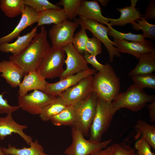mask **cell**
<instances>
[{"instance_id":"32","label":"cell","mask_w":155,"mask_h":155,"mask_svg":"<svg viewBox=\"0 0 155 155\" xmlns=\"http://www.w3.org/2000/svg\"><path fill=\"white\" fill-rule=\"evenodd\" d=\"M134 84L143 89L148 88L155 89V75L152 73L141 74L131 76Z\"/></svg>"},{"instance_id":"39","label":"cell","mask_w":155,"mask_h":155,"mask_svg":"<svg viewBox=\"0 0 155 155\" xmlns=\"http://www.w3.org/2000/svg\"><path fill=\"white\" fill-rule=\"evenodd\" d=\"M84 54L83 57L87 63L91 64L96 71H100L104 68V65L100 63L97 60L96 56L87 53Z\"/></svg>"},{"instance_id":"2","label":"cell","mask_w":155,"mask_h":155,"mask_svg":"<svg viewBox=\"0 0 155 155\" xmlns=\"http://www.w3.org/2000/svg\"><path fill=\"white\" fill-rule=\"evenodd\" d=\"M104 65V68L93 76L94 92L105 101L112 102L119 93L120 80L110 63Z\"/></svg>"},{"instance_id":"17","label":"cell","mask_w":155,"mask_h":155,"mask_svg":"<svg viewBox=\"0 0 155 155\" xmlns=\"http://www.w3.org/2000/svg\"><path fill=\"white\" fill-rule=\"evenodd\" d=\"M78 16L79 18L96 21L103 24L109 23L108 18L102 14L101 7L98 1L82 0Z\"/></svg>"},{"instance_id":"20","label":"cell","mask_w":155,"mask_h":155,"mask_svg":"<svg viewBox=\"0 0 155 155\" xmlns=\"http://www.w3.org/2000/svg\"><path fill=\"white\" fill-rule=\"evenodd\" d=\"M36 26L29 32L22 36H19L16 40L11 43L4 42L0 44V51L6 53H11L13 55H17L23 51L29 45L37 33Z\"/></svg>"},{"instance_id":"26","label":"cell","mask_w":155,"mask_h":155,"mask_svg":"<svg viewBox=\"0 0 155 155\" xmlns=\"http://www.w3.org/2000/svg\"><path fill=\"white\" fill-rule=\"evenodd\" d=\"M50 121L55 125H74L76 117L74 106L68 105L58 114L52 117Z\"/></svg>"},{"instance_id":"9","label":"cell","mask_w":155,"mask_h":155,"mask_svg":"<svg viewBox=\"0 0 155 155\" xmlns=\"http://www.w3.org/2000/svg\"><path fill=\"white\" fill-rule=\"evenodd\" d=\"M18 105L22 110L33 115H39L42 109L53 101L57 96L38 90L24 96L18 95Z\"/></svg>"},{"instance_id":"36","label":"cell","mask_w":155,"mask_h":155,"mask_svg":"<svg viewBox=\"0 0 155 155\" xmlns=\"http://www.w3.org/2000/svg\"><path fill=\"white\" fill-rule=\"evenodd\" d=\"M113 155H136L134 149L123 142L112 144Z\"/></svg>"},{"instance_id":"12","label":"cell","mask_w":155,"mask_h":155,"mask_svg":"<svg viewBox=\"0 0 155 155\" xmlns=\"http://www.w3.org/2000/svg\"><path fill=\"white\" fill-rule=\"evenodd\" d=\"M62 49L67 55L64 61L66 68L59 78L60 80L90 69L83 56L76 50L72 43L65 46Z\"/></svg>"},{"instance_id":"45","label":"cell","mask_w":155,"mask_h":155,"mask_svg":"<svg viewBox=\"0 0 155 155\" xmlns=\"http://www.w3.org/2000/svg\"></svg>"},{"instance_id":"18","label":"cell","mask_w":155,"mask_h":155,"mask_svg":"<svg viewBox=\"0 0 155 155\" xmlns=\"http://www.w3.org/2000/svg\"><path fill=\"white\" fill-rule=\"evenodd\" d=\"M0 73L1 76L13 88L18 86L24 75L21 69L9 60H3L0 62Z\"/></svg>"},{"instance_id":"15","label":"cell","mask_w":155,"mask_h":155,"mask_svg":"<svg viewBox=\"0 0 155 155\" xmlns=\"http://www.w3.org/2000/svg\"><path fill=\"white\" fill-rule=\"evenodd\" d=\"M27 126L19 124L12 116V113L7 114L5 117H0V139L3 140L7 136L13 133L18 134L28 144L33 141L31 137L26 134L24 130L27 128Z\"/></svg>"},{"instance_id":"31","label":"cell","mask_w":155,"mask_h":155,"mask_svg":"<svg viewBox=\"0 0 155 155\" xmlns=\"http://www.w3.org/2000/svg\"><path fill=\"white\" fill-rule=\"evenodd\" d=\"M106 25L109 29V35L113 37L114 39H123L127 41L141 42H145L147 40L142 34H135L131 32L124 33L115 29L109 23Z\"/></svg>"},{"instance_id":"34","label":"cell","mask_w":155,"mask_h":155,"mask_svg":"<svg viewBox=\"0 0 155 155\" xmlns=\"http://www.w3.org/2000/svg\"><path fill=\"white\" fill-rule=\"evenodd\" d=\"M23 1L25 5L32 7L38 13L49 9H62L48 0H23Z\"/></svg>"},{"instance_id":"28","label":"cell","mask_w":155,"mask_h":155,"mask_svg":"<svg viewBox=\"0 0 155 155\" xmlns=\"http://www.w3.org/2000/svg\"><path fill=\"white\" fill-rule=\"evenodd\" d=\"M25 6L23 0H0L1 10L9 18L22 14Z\"/></svg>"},{"instance_id":"16","label":"cell","mask_w":155,"mask_h":155,"mask_svg":"<svg viewBox=\"0 0 155 155\" xmlns=\"http://www.w3.org/2000/svg\"><path fill=\"white\" fill-rule=\"evenodd\" d=\"M39 13L32 7L26 5L18 24L13 30L7 35L0 38V44L8 42L20 36L27 27L37 22Z\"/></svg>"},{"instance_id":"7","label":"cell","mask_w":155,"mask_h":155,"mask_svg":"<svg viewBox=\"0 0 155 155\" xmlns=\"http://www.w3.org/2000/svg\"><path fill=\"white\" fill-rule=\"evenodd\" d=\"M65 52L62 48L51 47L38 67L37 71L43 79L60 77L64 69Z\"/></svg>"},{"instance_id":"35","label":"cell","mask_w":155,"mask_h":155,"mask_svg":"<svg viewBox=\"0 0 155 155\" xmlns=\"http://www.w3.org/2000/svg\"><path fill=\"white\" fill-rule=\"evenodd\" d=\"M102 49L101 41L96 38H88L86 46V53L96 56L102 53Z\"/></svg>"},{"instance_id":"41","label":"cell","mask_w":155,"mask_h":155,"mask_svg":"<svg viewBox=\"0 0 155 155\" xmlns=\"http://www.w3.org/2000/svg\"><path fill=\"white\" fill-rule=\"evenodd\" d=\"M149 117L152 123L155 122V100L147 106Z\"/></svg>"},{"instance_id":"25","label":"cell","mask_w":155,"mask_h":155,"mask_svg":"<svg viewBox=\"0 0 155 155\" xmlns=\"http://www.w3.org/2000/svg\"><path fill=\"white\" fill-rule=\"evenodd\" d=\"M67 19L63 8L61 9H49L39 13L37 26L38 27L52 24H57Z\"/></svg>"},{"instance_id":"44","label":"cell","mask_w":155,"mask_h":155,"mask_svg":"<svg viewBox=\"0 0 155 155\" xmlns=\"http://www.w3.org/2000/svg\"><path fill=\"white\" fill-rule=\"evenodd\" d=\"M0 155H6L3 152L2 150V147L0 145Z\"/></svg>"},{"instance_id":"8","label":"cell","mask_w":155,"mask_h":155,"mask_svg":"<svg viewBox=\"0 0 155 155\" xmlns=\"http://www.w3.org/2000/svg\"><path fill=\"white\" fill-rule=\"evenodd\" d=\"M75 22L82 28L90 31L96 38L102 42L107 49L109 54V62L113 61L114 57H121V55L117 50L113 41L109 38L108 33L109 29L104 24L96 21L84 18H76Z\"/></svg>"},{"instance_id":"24","label":"cell","mask_w":155,"mask_h":155,"mask_svg":"<svg viewBox=\"0 0 155 155\" xmlns=\"http://www.w3.org/2000/svg\"><path fill=\"white\" fill-rule=\"evenodd\" d=\"M139 60L137 65L128 74L129 76L152 73L155 71V51L143 55Z\"/></svg>"},{"instance_id":"22","label":"cell","mask_w":155,"mask_h":155,"mask_svg":"<svg viewBox=\"0 0 155 155\" xmlns=\"http://www.w3.org/2000/svg\"><path fill=\"white\" fill-rule=\"evenodd\" d=\"M136 134L134 139L143 138L154 150H155V126L150 124L141 119H138L134 127Z\"/></svg>"},{"instance_id":"1","label":"cell","mask_w":155,"mask_h":155,"mask_svg":"<svg viewBox=\"0 0 155 155\" xmlns=\"http://www.w3.org/2000/svg\"><path fill=\"white\" fill-rule=\"evenodd\" d=\"M47 31L42 26L28 46L19 54L12 55L9 60L16 63L22 70L24 75L37 71L44 57L51 48L47 39Z\"/></svg>"},{"instance_id":"43","label":"cell","mask_w":155,"mask_h":155,"mask_svg":"<svg viewBox=\"0 0 155 155\" xmlns=\"http://www.w3.org/2000/svg\"><path fill=\"white\" fill-rule=\"evenodd\" d=\"M98 1L100 3L101 5L104 7H105L107 5L109 1L108 0H98Z\"/></svg>"},{"instance_id":"10","label":"cell","mask_w":155,"mask_h":155,"mask_svg":"<svg viewBox=\"0 0 155 155\" xmlns=\"http://www.w3.org/2000/svg\"><path fill=\"white\" fill-rule=\"evenodd\" d=\"M79 26L75 22L68 19L58 24L53 25L49 32L51 47L62 48L72 43L75 31Z\"/></svg>"},{"instance_id":"6","label":"cell","mask_w":155,"mask_h":155,"mask_svg":"<svg viewBox=\"0 0 155 155\" xmlns=\"http://www.w3.org/2000/svg\"><path fill=\"white\" fill-rule=\"evenodd\" d=\"M71 127L72 142L64 151V153L66 155H90L106 148L112 141V139L100 142L86 140L76 127Z\"/></svg>"},{"instance_id":"19","label":"cell","mask_w":155,"mask_h":155,"mask_svg":"<svg viewBox=\"0 0 155 155\" xmlns=\"http://www.w3.org/2000/svg\"><path fill=\"white\" fill-rule=\"evenodd\" d=\"M47 83L37 71L30 72L24 75L22 81L19 85L18 94L20 96L25 95L32 90H38L44 92Z\"/></svg>"},{"instance_id":"27","label":"cell","mask_w":155,"mask_h":155,"mask_svg":"<svg viewBox=\"0 0 155 155\" xmlns=\"http://www.w3.org/2000/svg\"><path fill=\"white\" fill-rule=\"evenodd\" d=\"M68 105L59 96H57L52 102L44 106L39 116L43 121H48L53 117L58 114Z\"/></svg>"},{"instance_id":"14","label":"cell","mask_w":155,"mask_h":155,"mask_svg":"<svg viewBox=\"0 0 155 155\" xmlns=\"http://www.w3.org/2000/svg\"><path fill=\"white\" fill-rule=\"evenodd\" d=\"M113 42L118 52L129 53L137 59L143 55L155 51L152 42L147 40L145 42H129L123 39H114Z\"/></svg>"},{"instance_id":"38","label":"cell","mask_w":155,"mask_h":155,"mask_svg":"<svg viewBox=\"0 0 155 155\" xmlns=\"http://www.w3.org/2000/svg\"><path fill=\"white\" fill-rule=\"evenodd\" d=\"M5 93L3 92L0 94V114L12 113L20 108L19 105L12 106L8 104L7 100L3 98Z\"/></svg>"},{"instance_id":"13","label":"cell","mask_w":155,"mask_h":155,"mask_svg":"<svg viewBox=\"0 0 155 155\" xmlns=\"http://www.w3.org/2000/svg\"><path fill=\"white\" fill-rule=\"evenodd\" d=\"M96 73L97 71L94 69L90 68L60 80L55 83H51L47 82L44 92L57 96H58L61 92L74 86L82 79L94 75Z\"/></svg>"},{"instance_id":"29","label":"cell","mask_w":155,"mask_h":155,"mask_svg":"<svg viewBox=\"0 0 155 155\" xmlns=\"http://www.w3.org/2000/svg\"><path fill=\"white\" fill-rule=\"evenodd\" d=\"M131 24L133 29L137 31L140 30L143 32L142 34L145 38L155 40V25L148 23L141 15L140 19Z\"/></svg>"},{"instance_id":"21","label":"cell","mask_w":155,"mask_h":155,"mask_svg":"<svg viewBox=\"0 0 155 155\" xmlns=\"http://www.w3.org/2000/svg\"><path fill=\"white\" fill-rule=\"evenodd\" d=\"M137 1L138 0H131L130 6L120 9L117 8V10L121 13L120 16L117 19L108 18L111 26H123L128 23H134L136 20L140 19L141 14L135 8Z\"/></svg>"},{"instance_id":"23","label":"cell","mask_w":155,"mask_h":155,"mask_svg":"<svg viewBox=\"0 0 155 155\" xmlns=\"http://www.w3.org/2000/svg\"><path fill=\"white\" fill-rule=\"evenodd\" d=\"M28 148L24 147L18 148L9 144L7 148L2 147L3 152L6 155H49L44 152L43 147L37 140L32 141Z\"/></svg>"},{"instance_id":"3","label":"cell","mask_w":155,"mask_h":155,"mask_svg":"<svg viewBox=\"0 0 155 155\" xmlns=\"http://www.w3.org/2000/svg\"><path fill=\"white\" fill-rule=\"evenodd\" d=\"M155 100L154 95L146 94L143 89L132 84L126 91L116 96L111 102L112 109L115 113L123 108L136 112L143 108L147 103Z\"/></svg>"},{"instance_id":"37","label":"cell","mask_w":155,"mask_h":155,"mask_svg":"<svg viewBox=\"0 0 155 155\" xmlns=\"http://www.w3.org/2000/svg\"><path fill=\"white\" fill-rule=\"evenodd\" d=\"M137 155H155L151 150L149 144L142 138H140L134 145Z\"/></svg>"},{"instance_id":"46","label":"cell","mask_w":155,"mask_h":155,"mask_svg":"<svg viewBox=\"0 0 155 155\" xmlns=\"http://www.w3.org/2000/svg\"><path fill=\"white\" fill-rule=\"evenodd\" d=\"M136 155H137V154H136Z\"/></svg>"},{"instance_id":"33","label":"cell","mask_w":155,"mask_h":155,"mask_svg":"<svg viewBox=\"0 0 155 155\" xmlns=\"http://www.w3.org/2000/svg\"><path fill=\"white\" fill-rule=\"evenodd\" d=\"M89 37L86 30L81 28L80 30L73 36L72 44L76 50L81 54L86 52V46Z\"/></svg>"},{"instance_id":"11","label":"cell","mask_w":155,"mask_h":155,"mask_svg":"<svg viewBox=\"0 0 155 155\" xmlns=\"http://www.w3.org/2000/svg\"><path fill=\"white\" fill-rule=\"evenodd\" d=\"M94 92L93 76L84 78L59 95L68 105H73L86 98Z\"/></svg>"},{"instance_id":"40","label":"cell","mask_w":155,"mask_h":155,"mask_svg":"<svg viewBox=\"0 0 155 155\" xmlns=\"http://www.w3.org/2000/svg\"><path fill=\"white\" fill-rule=\"evenodd\" d=\"M141 15L146 20H155V1L150 0L144 14Z\"/></svg>"},{"instance_id":"30","label":"cell","mask_w":155,"mask_h":155,"mask_svg":"<svg viewBox=\"0 0 155 155\" xmlns=\"http://www.w3.org/2000/svg\"><path fill=\"white\" fill-rule=\"evenodd\" d=\"M82 0H61L57 5H62L67 18L70 20H75L78 16Z\"/></svg>"},{"instance_id":"4","label":"cell","mask_w":155,"mask_h":155,"mask_svg":"<svg viewBox=\"0 0 155 155\" xmlns=\"http://www.w3.org/2000/svg\"><path fill=\"white\" fill-rule=\"evenodd\" d=\"M97 96L93 92L86 98L73 105L75 110L76 121L74 126L84 136L89 135L90 127L94 117L97 107Z\"/></svg>"},{"instance_id":"42","label":"cell","mask_w":155,"mask_h":155,"mask_svg":"<svg viewBox=\"0 0 155 155\" xmlns=\"http://www.w3.org/2000/svg\"><path fill=\"white\" fill-rule=\"evenodd\" d=\"M113 148L111 145L90 155H113Z\"/></svg>"},{"instance_id":"5","label":"cell","mask_w":155,"mask_h":155,"mask_svg":"<svg viewBox=\"0 0 155 155\" xmlns=\"http://www.w3.org/2000/svg\"><path fill=\"white\" fill-rule=\"evenodd\" d=\"M115 113L111 102H106L97 97L96 112L90 128L89 140L100 142L103 134L108 129Z\"/></svg>"}]
</instances>
